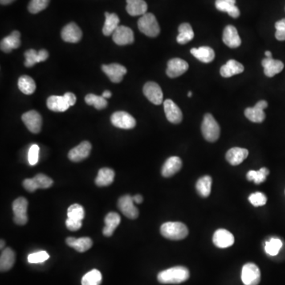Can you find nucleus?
<instances>
[{
	"instance_id": "nucleus-1",
	"label": "nucleus",
	"mask_w": 285,
	"mask_h": 285,
	"mask_svg": "<svg viewBox=\"0 0 285 285\" xmlns=\"http://www.w3.org/2000/svg\"><path fill=\"white\" fill-rule=\"evenodd\" d=\"M158 281L161 284H181L186 282L189 278V271L183 266H175L168 270L160 272L158 274Z\"/></svg>"
},
{
	"instance_id": "nucleus-2",
	"label": "nucleus",
	"mask_w": 285,
	"mask_h": 285,
	"mask_svg": "<svg viewBox=\"0 0 285 285\" xmlns=\"http://www.w3.org/2000/svg\"><path fill=\"white\" fill-rule=\"evenodd\" d=\"M162 235L171 240H181L189 234L188 228L180 222H167L160 228Z\"/></svg>"
},
{
	"instance_id": "nucleus-3",
	"label": "nucleus",
	"mask_w": 285,
	"mask_h": 285,
	"mask_svg": "<svg viewBox=\"0 0 285 285\" xmlns=\"http://www.w3.org/2000/svg\"><path fill=\"white\" fill-rule=\"evenodd\" d=\"M201 132L204 138L209 142H216L221 136V127L212 114H206L204 116Z\"/></svg>"
},
{
	"instance_id": "nucleus-4",
	"label": "nucleus",
	"mask_w": 285,
	"mask_h": 285,
	"mask_svg": "<svg viewBox=\"0 0 285 285\" xmlns=\"http://www.w3.org/2000/svg\"><path fill=\"white\" fill-rule=\"evenodd\" d=\"M138 28L141 33L150 38H156L160 33V25L156 16L152 13H146L138 21Z\"/></svg>"
},
{
	"instance_id": "nucleus-5",
	"label": "nucleus",
	"mask_w": 285,
	"mask_h": 285,
	"mask_svg": "<svg viewBox=\"0 0 285 285\" xmlns=\"http://www.w3.org/2000/svg\"><path fill=\"white\" fill-rule=\"evenodd\" d=\"M12 209L14 212V222L16 225H26L28 222V201L25 197H18L13 202Z\"/></svg>"
},
{
	"instance_id": "nucleus-6",
	"label": "nucleus",
	"mask_w": 285,
	"mask_h": 285,
	"mask_svg": "<svg viewBox=\"0 0 285 285\" xmlns=\"http://www.w3.org/2000/svg\"><path fill=\"white\" fill-rule=\"evenodd\" d=\"M242 281L245 285H258L261 282V271L257 265L246 263L242 270Z\"/></svg>"
},
{
	"instance_id": "nucleus-7",
	"label": "nucleus",
	"mask_w": 285,
	"mask_h": 285,
	"mask_svg": "<svg viewBox=\"0 0 285 285\" xmlns=\"http://www.w3.org/2000/svg\"><path fill=\"white\" fill-rule=\"evenodd\" d=\"M132 197L130 195H124L118 200V209H120L124 216L131 220H135L139 217V210L135 205Z\"/></svg>"
},
{
	"instance_id": "nucleus-8",
	"label": "nucleus",
	"mask_w": 285,
	"mask_h": 285,
	"mask_svg": "<svg viewBox=\"0 0 285 285\" xmlns=\"http://www.w3.org/2000/svg\"><path fill=\"white\" fill-rule=\"evenodd\" d=\"M111 122L115 127L122 129H132L136 124L135 118L124 111H118L113 114Z\"/></svg>"
},
{
	"instance_id": "nucleus-9",
	"label": "nucleus",
	"mask_w": 285,
	"mask_h": 285,
	"mask_svg": "<svg viewBox=\"0 0 285 285\" xmlns=\"http://www.w3.org/2000/svg\"><path fill=\"white\" fill-rule=\"evenodd\" d=\"M22 120L26 128L32 133L38 134L41 132L42 126V117L39 113L30 111L25 113L22 116Z\"/></svg>"
},
{
	"instance_id": "nucleus-10",
	"label": "nucleus",
	"mask_w": 285,
	"mask_h": 285,
	"mask_svg": "<svg viewBox=\"0 0 285 285\" xmlns=\"http://www.w3.org/2000/svg\"><path fill=\"white\" fill-rule=\"evenodd\" d=\"M144 95H145L146 98L153 103V104L161 105L164 101V93L162 91L161 87L158 83L155 82H148L144 85Z\"/></svg>"
},
{
	"instance_id": "nucleus-11",
	"label": "nucleus",
	"mask_w": 285,
	"mask_h": 285,
	"mask_svg": "<svg viewBox=\"0 0 285 285\" xmlns=\"http://www.w3.org/2000/svg\"><path fill=\"white\" fill-rule=\"evenodd\" d=\"M267 107L268 103L266 101H259L254 107L246 109L245 116L250 121L262 123L266 119V114L264 112V110H266Z\"/></svg>"
},
{
	"instance_id": "nucleus-12",
	"label": "nucleus",
	"mask_w": 285,
	"mask_h": 285,
	"mask_svg": "<svg viewBox=\"0 0 285 285\" xmlns=\"http://www.w3.org/2000/svg\"><path fill=\"white\" fill-rule=\"evenodd\" d=\"M103 72L109 77L111 82L114 83H119L124 78V75L127 73V69L124 66L119 63H111L109 65H103L102 67Z\"/></svg>"
},
{
	"instance_id": "nucleus-13",
	"label": "nucleus",
	"mask_w": 285,
	"mask_h": 285,
	"mask_svg": "<svg viewBox=\"0 0 285 285\" xmlns=\"http://www.w3.org/2000/svg\"><path fill=\"white\" fill-rule=\"evenodd\" d=\"M61 37L64 42L78 43L82 39L83 33L76 23L70 22L63 28L61 31Z\"/></svg>"
},
{
	"instance_id": "nucleus-14",
	"label": "nucleus",
	"mask_w": 285,
	"mask_h": 285,
	"mask_svg": "<svg viewBox=\"0 0 285 285\" xmlns=\"http://www.w3.org/2000/svg\"><path fill=\"white\" fill-rule=\"evenodd\" d=\"M113 40L118 46H128L134 42V34L129 27L119 26L114 34Z\"/></svg>"
},
{
	"instance_id": "nucleus-15",
	"label": "nucleus",
	"mask_w": 285,
	"mask_h": 285,
	"mask_svg": "<svg viewBox=\"0 0 285 285\" xmlns=\"http://www.w3.org/2000/svg\"><path fill=\"white\" fill-rule=\"evenodd\" d=\"M188 69H189V64L186 61L180 58H173L169 60L168 63L167 75L171 79H174L186 72Z\"/></svg>"
},
{
	"instance_id": "nucleus-16",
	"label": "nucleus",
	"mask_w": 285,
	"mask_h": 285,
	"mask_svg": "<svg viewBox=\"0 0 285 285\" xmlns=\"http://www.w3.org/2000/svg\"><path fill=\"white\" fill-rule=\"evenodd\" d=\"M91 149H92V145L90 142L83 141L69 152V160L75 163L83 161L90 156Z\"/></svg>"
},
{
	"instance_id": "nucleus-17",
	"label": "nucleus",
	"mask_w": 285,
	"mask_h": 285,
	"mask_svg": "<svg viewBox=\"0 0 285 285\" xmlns=\"http://www.w3.org/2000/svg\"><path fill=\"white\" fill-rule=\"evenodd\" d=\"M164 111L168 120L173 124H179L182 120L181 110L171 99H167L164 103Z\"/></svg>"
},
{
	"instance_id": "nucleus-18",
	"label": "nucleus",
	"mask_w": 285,
	"mask_h": 285,
	"mask_svg": "<svg viewBox=\"0 0 285 285\" xmlns=\"http://www.w3.org/2000/svg\"><path fill=\"white\" fill-rule=\"evenodd\" d=\"M223 42L227 46L231 49L238 48L242 44L237 29L231 25L225 27L223 34Z\"/></svg>"
},
{
	"instance_id": "nucleus-19",
	"label": "nucleus",
	"mask_w": 285,
	"mask_h": 285,
	"mask_svg": "<svg viewBox=\"0 0 285 285\" xmlns=\"http://www.w3.org/2000/svg\"><path fill=\"white\" fill-rule=\"evenodd\" d=\"M213 243L219 248H228L234 242V235L225 229H219L213 235Z\"/></svg>"
},
{
	"instance_id": "nucleus-20",
	"label": "nucleus",
	"mask_w": 285,
	"mask_h": 285,
	"mask_svg": "<svg viewBox=\"0 0 285 285\" xmlns=\"http://www.w3.org/2000/svg\"><path fill=\"white\" fill-rule=\"evenodd\" d=\"M21 34L17 30L12 32L10 35L7 36L6 38L1 41L0 48L1 50L6 54H9L13 50L18 49L21 46Z\"/></svg>"
},
{
	"instance_id": "nucleus-21",
	"label": "nucleus",
	"mask_w": 285,
	"mask_h": 285,
	"mask_svg": "<svg viewBox=\"0 0 285 285\" xmlns=\"http://www.w3.org/2000/svg\"><path fill=\"white\" fill-rule=\"evenodd\" d=\"M182 168V161L177 156L169 158L165 162L162 168V175L165 177H170L177 173Z\"/></svg>"
},
{
	"instance_id": "nucleus-22",
	"label": "nucleus",
	"mask_w": 285,
	"mask_h": 285,
	"mask_svg": "<svg viewBox=\"0 0 285 285\" xmlns=\"http://www.w3.org/2000/svg\"><path fill=\"white\" fill-rule=\"evenodd\" d=\"M25 66L27 67H31L37 63L46 61L49 58V53L46 50H40L37 52L34 50H27L25 53Z\"/></svg>"
},
{
	"instance_id": "nucleus-23",
	"label": "nucleus",
	"mask_w": 285,
	"mask_h": 285,
	"mask_svg": "<svg viewBox=\"0 0 285 285\" xmlns=\"http://www.w3.org/2000/svg\"><path fill=\"white\" fill-rule=\"evenodd\" d=\"M249 155L247 149L241 148H233L226 154L227 161L232 166H238L246 160Z\"/></svg>"
},
{
	"instance_id": "nucleus-24",
	"label": "nucleus",
	"mask_w": 285,
	"mask_h": 285,
	"mask_svg": "<svg viewBox=\"0 0 285 285\" xmlns=\"http://www.w3.org/2000/svg\"><path fill=\"white\" fill-rule=\"evenodd\" d=\"M262 64L264 67L265 75L267 77H270V78L274 77V75L282 71L284 67H285L282 61L278 60V59H274L273 58H271V59H269V58L264 59L262 60Z\"/></svg>"
},
{
	"instance_id": "nucleus-25",
	"label": "nucleus",
	"mask_w": 285,
	"mask_h": 285,
	"mask_svg": "<svg viewBox=\"0 0 285 285\" xmlns=\"http://www.w3.org/2000/svg\"><path fill=\"white\" fill-rule=\"evenodd\" d=\"M66 243L70 247L74 248L76 251L79 252V253L87 251L93 246L92 239L89 237H82V238H79L68 237L66 239Z\"/></svg>"
},
{
	"instance_id": "nucleus-26",
	"label": "nucleus",
	"mask_w": 285,
	"mask_h": 285,
	"mask_svg": "<svg viewBox=\"0 0 285 285\" xmlns=\"http://www.w3.org/2000/svg\"><path fill=\"white\" fill-rule=\"evenodd\" d=\"M236 0H216V7L220 11L227 12L232 18H238L240 10L235 6Z\"/></svg>"
},
{
	"instance_id": "nucleus-27",
	"label": "nucleus",
	"mask_w": 285,
	"mask_h": 285,
	"mask_svg": "<svg viewBox=\"0 0 285 285\" xmlns=\"http://www.w3.org/2000/svg\"><path fill=\"white\" fill-rule=\"evenodd\" d=\"M46 104L50 111L57 113L64 112L68 110L69 107H71L63 95V96H57V95L50 96L47 99Z\"/></svg>"
},
{
	"instance_id": "nucleus-28",
	"label": "nucleus",
	"mask_w": 285,
	"mask_h": 285,
	"mask_svg": "<svg viewBox=\"0 0 285 285\" xmlns=\"http://www.w3.org/2000/svg\"><path fill=\"white\" fill-rule=\"evenodd\" d=\"M243 71L244 67L242 63L234 59H230L227 62L226 64L221 67V75L225 78H230L233 75L241 74Z\"/></svg>"
},
{
	"instance_id": "nucleus-29",
	"label": "nucleus",
	"mask_w": 285,
	"mask_h": 285,
	"mask_svg": "<svg viewBox=\"0 0 285 285\" xmlns=\"http://www.w3.org/2000/svg\"><path fill=\"white\" fill-rule=\"evenodd\" d=\"M126 10L131 16L144 15L148 10V4L144 0H126Z\"/></svg>"
},
{
	"instance_id": "nucleus-30",
	"label": "nucleus",
	"mask_w": 285,
	"mask_h": 285,
	"mask_svg": "<svg viewBox=\"0 0 285 285\" xmlns=\"http://www.w3.org/2000/svg\"><path fill=\"white\" fill-rule=\"evenodd\" d=\"M190 53L195 58L203 63H211L215 59L214 50L209 46H202L198 49L194 48L190 50Z\"/></svg>"
},
{
	"instance_id": "nucleus-31",
	"label": "nucleus",
	"mask_w": 285,
	"mask_h": 285,
	"mask_svg": "<svg viewBox=\"0 0 285 285\" xmlns=\"http://www.w3.org/2000/svg\"><path fill=\"white\" fill-rule=\"evenodd\" d=\"M120 215L116 213H110L105 218L106 226L103 228V234L106 237H111L114 234V230H116L118 225H120Z\"/></svg>"
},
{
	"instance_id": "nucleus-32",
	"label": "nucleus",
	"mask_w": 285,
	"mask_h": 285,
	"mask_svg": "<svg viewBox=\"0 0 285 285\" xmlns=\"http://www.w3.org/2000/svg\"><path fill=\"white\" fill-rule=\"evenodd\" d=\"M15 263V253L10 248L2 250L0 256V270L2 273L11 270Z\"/></svg>"
},
{
	"instance_id": "nucleus-33",
	"label": "nucleus",
	"mask_w": 285,
	"mask_h": 285,
	"mask_svg": "<svg viewBox=\"0 0 285 285\" xmlns=\"http://www.w3.org/2000/svg\"><path fill=\"white\" fill-rule=\"evenodd\" d=\"M115 173L111 168H102L99 171L98 176L95 179V184L99 187L109 186L114 182Z\"/></svg>"
},
{
	"instance_id": "nucleus-34",
	"label": "nucleus",
	"mask_w": 285,
	"mask_h": 285,
	"mask_svg": "<svg viewBox=\"0 0 285 285\" xmlns=\"http://www.w3.org/2000/svg\"><path fill=\"white\" fill-rule=\"evenodd\" d=\"M106 22H105L104 26H103V33L105 36L113 35L114 31L117 29L119 26L120 19L117 14L115 13L110 14L108 12H106Z\"/></svg>"
},
{
	"instance_id": "nucleus-35",
	"label": "nucleus",
	"mask_w": 285,
	"mask_h": 285,
	"mask_svg": "<svg viewBox=\"0 0 285 285\" xmlns=\"http://www.w3.org/2000/svg\"><path fill=\"white\" fill-rule=\"evenodd\" d=\"M179 34L177 37V43L185 45L194 38L193 28L189 23H182L178 27Z\"/></svg>"
},
{
	"instance_id": "nucleus-36",
	"label": "nucleus",
	"mask_w": 285,
	"mask_h": 285,
	"mask_svg": "<svg viewBox=\"0 0 285 285\" xmlns=\"http://www.w3.org/2000/svg\"><path fill=\"white\" fill-rule=\"evenodd\" d=\"M18 88L26 95H33L36 91V83L29 75H22L18 82Z\"/></svg>"
},
{
	"instance_id": "nucleus-37",
	"label": "nucleus",
	"mask_w": 285,
	"mask_h": 285,
	"mask_svg": "<svg viewBox=\"0 0 285 285\" xmlns=\"http://www.w3.org/2000/svg\"><path fill=\"white\" fill-rule=\"evenodd\" d=\"M212 177L210 176H204L199 178L196 184L197 192L202 197H208L211 193L212 189Z\"/></svg>"
},
{
	"instance_id": "nucleus-38",
	"label": "nucleus",
	"mask_w": 285,
	"mask_h": 285,
	"mask_svg": "<svg viewBox=\"0 0 285 285\" xmlns=\"http://www.w3.org/2000/svg\"><path fill=\"white\" fill-rule=\"evenodd\" d=\"M270 173V171L266 168H262L259 171H250L246 174L249 181H253L255 184H261L266 181V177Z\"/></svg>"
},
{
	"instance_id": "nucleus-39",
	"label": "nucleus",
	"mask_w": 285,
	"mask_h": 285,
	"mask_svg": "<svg viewBox=\"0 0 285 285\" xmlns=\"http://www.w3.org/2000/svg\"><path fill=\"white\" fill-rule=\"evenodd\" d=\"M102 274L98 270H93L83 276L82 285H100L102 283Z\"/></svg>"
},
{
	"instance_id": "nucleus-40",
	"label": "nucleus",
	"mask_w": 285,
	"mask_h": 285,
	"mask_svg": "<svg viewBox=\"0 0 285 285\" xmlns=\"http://www.w3.org/2000/svg\"><path fill=\"white\" fill-rule=\"evenodd\" d=\"M85 101L89 106H94L97 110H103L106 108L108 105L107 99H104L103 96H97L94 94H89L85 97Z\"/></svg>"
},
{
	"instance_id": "nucleus-41",
	"label": "nucleus",
	"mask_w": 285,
	"mask_h": 285,
	"mask_svg": "<svg viewBox=\"0 0 285 285\" xmlns=\"http://www.w3.org/2000/svg\"><path fill=\"white\" fill-rule=\"evenodd\" d=\"M282 246H283V243H282V240H280L279 238H273L266 242L265 250L269 255H278Z\"/></svg>"
},
{
	"instance_id": "nucleus-42",
	"label": "nucleus",
	"mask_w": 285,
	"mask_h": 285,
	"mask_svg": "<svg viewBox=\"0 0 285 285\" xmlns=\"http://www.w3.org/2000/svg\"><path fill=\"white\" fill-rule=\"evenodd\" d=\"M84 217V209L83 206H81L79 204H74L69 207L67 209V218L76 220V221H83Z\"/></svg>"
},
{
	"instance_id": "nucleus-43",
	"label": "nucleus",
	"mask_w": 285,
	"mask_h": 285,
	"mask_svg": "<svg viewBox=\"0 0 285 285\" xmlns=\"http://www.w3.org/2000/svg\"><path fill=\"white\" fill-rule=\"evenodd\" d=\"M50 0H30L28 10L31 14H38L47 8Z\"/></svg>"
},
{
	"instance_id": "nucleus-44",
	"label": "nucleus",
	"mask_w": 285,
	"mask_h": 285,
	"mask_svg": "<svg viewBox=\"0 0 285 285\" xmlns=\"http://www.w3.org/2000/svg\"><path fill=\"white\" fill-rule=\"evenodd\" d=\"M33 179L35 181L38 189H48L54 184V181L50 177H48L47 175L43 173H38L35 177H33Z\"/></svg>"
},
{
	"instance_id": "nucleus-45",
	"label": "nucleus",
	"mask_w": 285,
	"mask_h": 285,
	"mask_svg": "<svg viewBox=\"0 0 285 285\" xmlns=\"http://www.w3.org/2000/svg\"><path fill=\"white\" fill-rule=\"evenodd\" d=\"M50 258V255L46 251H39L33 253L28 256V262L31 264L42 263Z\"/></svg>"
},
{
	"instance_id": "nucleus-46",
	"label": "nucleus",
	"mask_w": 285,
	"mask_h": 285,
	"mask_svg": "<svg viewBox=\"0 0 285 285\" xmlns=\"http://www.w3.org/2000/svg\"><path fill=\"white\" fill-rule=\"evenodd\" d=\"M249 201L255 207L263 206L267 202V197L262 193H252L249 197Z\"/></svg>"
},
{
	"instance_id": "nucleus-47",
	"label": "nucleus",
	"mask_w": 285,
	"mask_h": 285,
	"mask_svg": "<svg viewBox=\"0 0 285 285\" xmlns=\"http://www.w3.org/2000/svg\"><path fill=\"white\" fill-rule=\"evenodd\" d=\"M40 148L38 144H33L28 152V162L30 165L34 166L38 164L39 160Z\"/></svg>"
},
{
	"instance_id": "nucleus-48",
	"label": "nucleus",
	"mask_w": 285,
	"mask_h": 285,
	"mask_svg": "<svg viewBox=\"0 0 285 285\" xmlns=\"http://www.w3.org/2000/svg\"><path fill=\"white\" fill-rule=\"evenodd\" d=\"M275 37L278 41H285V18L276 22Z\"/></svg>"
},
{
	"instance_id": "nucleus-49",
	"label": "nucleus",
	"mask_w": 285,
	"mask_h": 285,
	"mask_svg": "<svg viewBox=\"0 0 285 285\" xmlns=\"http://www.w3.org/2000/svg\"><path fill=\"white\" fill-rule=\"evenodd\" d=\"M65 225H66V227H67L69 230L76 231V230L80 229L82 225H83V223H82V221H76V220L67 218L66 223H65Z\"/></svg>"
},
{
	"instance_id": "nucleus-50",
	"label": "nucleus",
	"mask_w": 285,
	"mask_h": 285,
	"mask_svg": "<svg viewBox=\"0 0 285 285\" xmlns=\"http://www.w3.org/2000/svg\"><path fill=\"white\" fill-rule=\"evenodd\" d=\"M22 185H23L25 189L28 192H30V193H34L38 189V187H37L35 181H34L33 178L25 179Z\"/></svg>"
},
{
	"instance_id": "nucleus-51",
	"label": "nucleus",
	"mask_w": 285,
	"mask_h": 285,
	"mask_svg": "<svg viewBox=\"0 0 285 285\" xmlns=\"http://www.w3.org/2000/svg\"><path fill=\"white\" fill-rule=\"evenodd\" d=\"M63 97H64L65 99L67 100V103H68L70 107H72V106H74L75 103H76V97H75V95H74L73 93H65L64 95H63Z\"/></svg>"
},
{
	"instance_id": "nucleus-52",
	"label": "nucleus",
	"mask_w": 285,
	"mask_h": 285,
	"mask_svg": "<svg viewBox=\"0 0 285 285\" xmlns=\"http://www.w3.org/2000/svg\"><path fill=\"white\" fill-rule=\"evenodd\" d=\"M132 198H133L134 202L136 203V204H141L144 201V198H143L141 195H136Z\"/></svg>"
},
{
	"instance_id": "nucleus-53",
	"label": "nucleus",
	"mask_w": 285,
	"mask_h": 285,
	"mask_svg": "<svg viewBox=\"0 0 285 285\" xmlns=\"http://www.w3.org/2000/svg\"><path fill=\"white\" fill-rule=\"evenodd\" d=\"M102 96L106 99H110V98L112 96V93L110 91H105L103 93V95H102Z\"/></svg>"
},
{
	"instance_id": "nucleus-54",
	"label": "nucleus",
	"mask_w": 285,
	"mask_h": 285,
	"mask_svg": "<svg viewBox=\"0 0 285 285\" xmlns=\"http://www.w3.org/2000/svg\"><path fill=\"white\" fill-rule=\"evenodd\" d=\"M14 0H0V2L2 5H7L14 2Z\"/></svg>"
},
{
	"instance_id": "nucleus-55",
	"label": "nucleus",
	"mask_w": 285,
	"mask_h": 285,
	"mask_svg": "<svg viewBox=\"0 0 285 285\" xmlns=\"http://www.w3.org/2000/svg\"><path fill=\"white\" fill-rule=\"evenodd\" d=\"M265 54H266V58H269V59H271V58H273V55H272L271 52L266 51V53H265Z\"/></svg>"
},
{
	"instance_id": "nucleus-56",
	"label": "nucleus",
	"mask_w": 285,
	"mask_h": 285,
	"mask_svg": "<svg viewBox=\"0 0 285 285\" xmlns=\"http://www.w3.org/2000/svg\"><path fill=\"white\" fill-rule=\"evenodd\" d=\"M4 246H5V242H4V240H1V246H0V248L2 250V248L4 247Z\"/></svg>"
},
{
	"instance_id": "nucleus-57",
	"label": "nucleus",
	"mask_w": 285,
	"mask_h": 285,
	"mask_svg": "<svg viewBox=\"0 0 285 285\" xmlns=\"http://www.w3.org/2000/svg\"><path fill=\"white\" fill-rule=\"evenodd\" d=\"M188 97H189V98H191V97H192V92H191V91H189V92L188 93Z\"/></svg>"
}]
</instances>
